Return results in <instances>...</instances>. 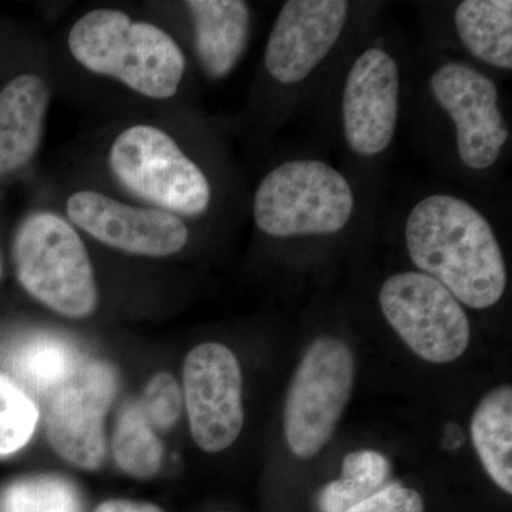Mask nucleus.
<instances>
[{"label": "nucleus", "mask_w": 512, "mask_h": 512, "mask_svg": "<svg viewBox=\"0 0 512 512\" xmlns=\"http://www.w3.org/2000/svg\"><path fill=\"white\" fill-rule=\"evenodd\" d=\"M49 42L57 93L107 121L181 113L191 90L190 57L146 5H94Z\"/></svg>", "instance_id": "nucleus-1"}, {"label": "nucleus", "mask_w": 512, "mask_h": 512, "mask_svg": "<svg viewBox=\"0 0 512 512\" xmlns=\"http://www.w3.org/2000/svg\"><path fill=\"white\" fill-rule=\"evenodd\" d=\"M184 114L106 121L74 144L62 173L197 224L211 214L215 185L185 136Z\"/></svg>", "instance_id": "nucleus-2"}, {"label": "nucleus", "mask_w": 512, "mask_h": 512, "mask_svg": "<svg viewBox=\"0 0 512 512\" xmlns=\"http://www.w3.org/2000/svg\"><path fill=\"white\" fill-rule=\"evenodd\" d=\"M404 239L421 274L443 285L461 305L488 309L507 289V265L490 221L456 195L433 194L407 215Z\"/></svg>", "instance_id": "nucleus-3"}, {"label": "nucleus", "mask_w": 512, "mask_h": 512, "mask_svg": "<svg viewBox=\"0 0 512 512\" xmlns=\"http://www.w3.org/2000/svg\"><path fill=\"white\" fill-rule=\"evenodd\" d=\"M10 261L33 301L63 318H90L101 291L90 241L62 212L36 200L13 222Z\"/></svg>", "instance_id": "nucleus-4"}, {"label": "nucleus", "mask_w": 512, "mask_h": 512, "mask_svg": "<svg viewBox=\"0 0 512 512\" xmlns=\"http://www.w3.org/2000/svg\"><path fill=\"white\" fill-rule=\"evenodd\" d=\"M56 94L46 37L22 23H0V192L39 160Z\"/></svg>", "instance_id": "nucleus-5"}, {"label": "nucleus", "mask_w": 512, "mask_h": 512, "mask_svg": "<svg viewBox=\"0 0 512 512\" xmlns=\"http://www.w3.org/2000/svg\"><path fill=\"white\" fill-rule=\"evenodd\" d=\"M37 200L62 212L97 247L143 259H167L190 247L191 222L127 200L96 185L60 173L47 175Z\"/></svg>", "instance_id": "nucleus-6"}, {"label": "nucleus", "mask_w": 512, "mask_h": 512, "mask_svg": "<svg viewBox=\"0 0 512 512\" xmlns=\"http://www.w3.org/2000/svg\"><path fill=\"white\" fill-rule=\"evenodd\" d=\"M356 210L348 178L325 161H285L268 171L252 197V221L269 238L333 235Z\"/></svg>", "instance_id": "nucleus-7"}, {"label": "nucleus", "mask_w": 512, "mask_h": 512, "mask_svg": "<svg viewBox=\"0 0 512 512\" xmlns=\"http://www.w3.org/2000/svg\"><path fill=\"white\" fill-rule=\"evenodd\" d=\"M356 362L343 340H313L296 367L286 396V443L295 457L318 456L329 443L352 394Z\"/></svg>", "instance_id": "nucleus-8"}, {"label": "nucleus", "mask_w": 512, "mask_h": 512, "mask_svg": "<svg viewBox=\"0 0 512 512\" xmlns=\"http://www.w3.org/2000/svg\"><path fill=\"white\" fill-rule=\"evenodd\" d=\"M379 303L394 332L427 362H454L470 345L463 305L429 275L406 271L390 276L380 288Z\"/></svg>", "instance_id": "nucleus-9"}, {"label": "nucleus", "mask_w": 512, "mask_h": 512, "mask_svg": "<svg viewBox=\"0 0 512 512\" xmlns=\"http://www.w3.org/2000/svg\"><path fill=\"white\" fill-rule=\"evenodd\" d=\"M430 92L453 123L461 163L474 171L493 167L510 140L494 80L471 64L450 60L431 74Z\"/></svg>", "instance_id": "nucleus-10"}, {"label": "nucleus", "mask_w": 512, "mask_h": 512, "mask_svg": "<svg viewBox=\"0 0 512 512\" xmlns=\"http://www.w3.org/2000/svg\"><path fill=\"white\" fill-rule=\"evenodd\" d=\"M113 367L82 360L76 372L49 396L46 433L57 454L74 466L96 470L106 454L104 417L117 393Z\"/></svg>", "instance_id": "nucleus-11"}, {"label": "nucleus", "mask_w": 512, "mask_h": 512, "mask_svg": "<svg viewBox=\"0 0 512 512\" xmlns=\"http://www.w3.org/2000/svg\"><path fill=\"white\" fill-rule=\"evenodd\" d=\"M183 397L195 443L207 453L232 446L244 427L242 373L221 343L195 346L185 357Z\"/></svg>", "instance_id": "nucleus-12"}, {"label": "nucleus", "mask_w": 512, "mask_h": 512, "mask_svg": "<svg viewBox=\"0 0 512 512\" xmlns=\"http://www.w3.org/2000/svg\"><path fill=\"white\" fill-rule=\"evenodd\" d=\"M164 20L184 45L205 79L221 82L237 70L247 53L252 9L242 0H185L144 3Z\"/></svg>", "instance_id": "nucleus-13"}, {"label": "nucleus", "mask_w": 512, "mask_h": 512, "mask_svg": "<svg viewBox=\"0 0 512 512\" xmlns=\"http://www.w3.org/2000/svg\"><path fill=\"white\" fill-rule=\"evenodd\" d=\"M400 99L399 63L383 47H367L350 66L342 93L343 136L356 156L377 157L389 150Z\"/></svg>", "instance_id": "nucleus-14"}, {"label": "nucleus", "mask_w": 512, "mask_h": 512, "mask_svg": "<svg viewBox=\"0 0 512 512\" xmlns=\"http://www.w3.org/2000/svg\"><path fill=\"white\" fill-rule=\"evenodd\" d=\"M349 12L345 0L285 2L266 40V76L281 86L305 82L338 45Z\"/></svg>", "instance_id": "nucleus-15"}, {"label": "nucleus", "mask_w": 512, "mask_h": 512, "mask_svg": "<svg viewBox=\"0 0 512 512\" xmlns=\"http://www.w3.org/2000/svg\"><path fill=\"white\" fill-rule=\"evenodd\" d=\"M454 29L461 45L474 59L511 72V0H463L454 10Z\"/></svg>", "instance_id": "nucleus-16"}, {"label": "nucleus", "mask_w": 512, "mask_h": 512, "mask_svg": "<svg viewBox=\"0 0 512 512\" xmlns=\"http://www.w3.org/2000/svg\"><path fill=\"white\" fill-rule=\"evenodd\" d=\"M471 439L488 476L512 493V387L491 390L471 417Z\"/></svg>", "instance_id": "nucleus-17"}, {"label": "nucleus", "mask_w": 512, "mask_h": 512, "mask_svg": "<svg viewBox=\"0 0 512 512\" xmlns=\"http://www.w3.org/2000/svg\"><path fill=\"white\" fill-rule=\"evenodd\" d=\"M82 360L67 340L50 333L32 336L13 356V373L32 392L49 397L76 372Z\"/></svg>", "instance_id": "nucleus-18"}, {"label": "nucleus", "mask_w": 512, "mask_h": 512, "mask_svg": "<svg viewBox=\"0 0 512 512\" xmlns=\"http://www.w3.org/2000/svg\"><path fill=\"white\" fill-rule=\"evenodd\" d=\"M392 466L377 451H353L343 458L342 476L323 488L319 495L320 512H346L389 481Z\"/></svg>", "instance_id": "nucleus-19"}, {"label": "nucleus", "mask_w": 512, "mask_h": 512, "mask_svg": "<svg viewBox=\"0 0 512 512\" xmlns=\"http://www.w3.org/2000/svg\"><path fill=\"white\" fill-rule=\"evenodd\" d=\"M113 453L117 466L136 478L154 476L163 463V444L140 403L123 407L114 430Z\"/></svg>", "instance_id": "nucleus-20"}, {"label": "nucleus", "mask_w": 512, "mask_h": 512, "mask_svg": "<svg viewBox=\"0 0 512 512\" xmlns=\"http://www.w3.org/2000/svg\"><path fill=\"white\" fill-rule=\"evenodd\" d=\"M0 512H80L79 495L62 477L23 478L0 495Z\"/></svg>", "instance_id": "nucleus-21"}, {"label": "nucleus", "mask_w": 512, "mask_h": 512, "mask_svg": "<svg viewBox=\"0 0 512 512\" xmlns=\"http://www.w3.org/2000/svg\"><path fill=\"white\" fill-rule=\"evenodd\" d=\"M39 410L28 393L0 373V458L18 453L35 433Z\"/></svg>", "instance_id": "nucleus-22"}, {"label": "nucleus", "mask_w": 512, "mask_h": 512, "mask_svg": "<svg viewBox=\"0 0 512 512\" xmlns=\"http://www.w3.org/2000/svg\"><path fill=\"white\" fill-rule=\"evenodd\" d=\"M183 403V390L175 377L160 372L148 382L140 404L151 426L168 430L180 419Z\"/></svg>", "instance_id": "nucleus-23"}, {"label": "nucleus", "mask_w": 512, "mask_h": 512, "mask_svg": "<svg viewBox=\"0 0 512 512\" xmlns=\"http://www.w3.org/2000/svg\"><path fill=\"white\" fill-rule=\"evenodd\" d=\"M346 512H424L421 495L399 483L386 484Z\"/></svg>", "instance_id": "nucleus-24"}, {"label": "nucleus", "mask_w": 512, "mask_h": 512, "mask_svg": "<svg viewBox=\"0 0 512 512\" xmlns=\"http://www.w3.org/2000/svg\"><path fill=\"white\" fill-rule=\"evenodd\" d=\"M96 512H164L157 505L130 500H110L100 504Z\"/></svg>", "instance_id": "nucleus-25"}, {"label": "nucleus", "mask_w": 512, "mask_h": 512, "mask_svg": "<svg viewBox=\"0 0 512 512\" xmlns=\"http://www.w3.org/2000/svg\"><path fill=\"white\" fill-rule=\"evenodd\" d=\"M3 271H5V262H3L2 248H0V282L3 279Z\"/></svg>", "instance_id": "nucleus-26"}]
</instances>
